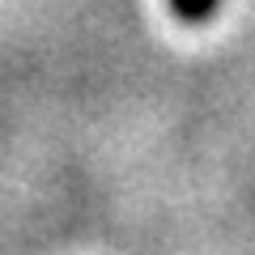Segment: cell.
<instances>
[{
  "label": "cell",
  "mask_w": 255,
  "mask_h": 255,
  "mask_svg": "<svg viewBox=\"0 0 255 255\" xmlns=\"http://www.w3.org/2000/svg\"><path fill=\"white\" fill-rule=\"evenodd\" d=\"M221 0H170V13L183 21V26H204V21L217 13Z\"/></svg>",
  "instance_id": "1"
}]
</instances>
